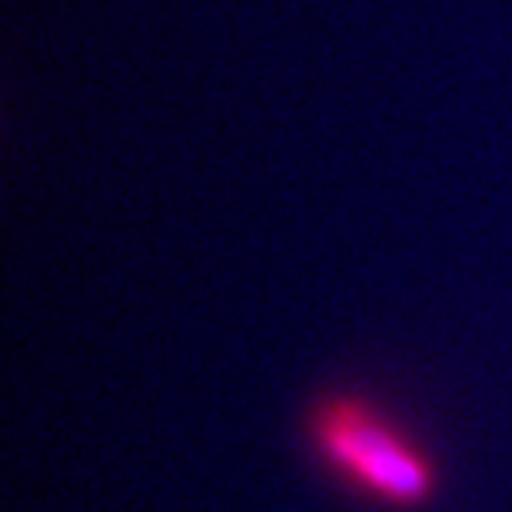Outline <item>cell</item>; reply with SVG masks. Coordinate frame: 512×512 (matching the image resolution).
I'll use <instances>...</instances> for the list:
<instances>
[{
    "label": "cell",
    "instance_id": "cell-1",
    "mask_svg": "<svg viewBox=\"0 0 512 512\" xmlns=\"http://www.w3.org/2000/svg\"><path fill=\"white\" fill-rule=\"evenodd\" d=\"M303 449L336 489L380 512H429L443 496L433 446L360 386L323 389L303 409Z\"/></svg>",
    "mask_w": 512,
    "mask_h": 512
}]
</instances>
